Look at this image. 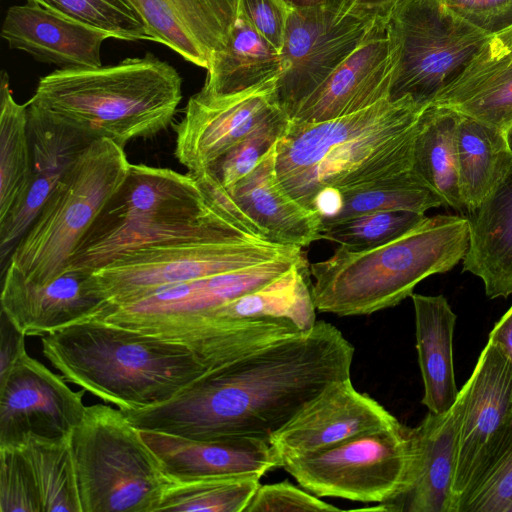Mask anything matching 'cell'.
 Returning <instances> with one entry per match:
<instances>
[{
	"label": "cell",
	"mask_w": 512,
	"mask_h": 512,
	"mask_svg": "<svg viewBox=\"0 0 512 512\" xmlns=\"http://www.w3.org/2000/svg\"><path fill=\"white\" fill-rule=\"evenodd\" d=\"M427 216L411 211L365 213L322 223L321 239L350 250H363L394 240L419 225Z\"/></svg>",
	"instance_id": "obj_37"
},
{
	"label": "cell",
	"mask_w": 512,
	"mask_h": 512,
	"mask_svg": "<svg viewBox=\"0 0 512 512\" xmlns=\"http://www.w3.org/2000/svg\"><path fill=\"white\" fill-rule=\"evenodd\" d=\"M393 53L386 25H379L289 118L322 122L343 117L389 98Z\"/></svg>",
	"instance_id": "obj_20"
},
{
	"label": "cell",
	"mask_w": 512,
	"mask_h": 512,
	"mask_svg": "<svg viewBox=\"0 0 512 512\" xmlns=\"http://www.w3.org/2000/svg\"><path fill=\"white\" fill-rule=\"evenodd\" d=\"M32 469L42 512H82L70 439L20 446Z\"/></svg>",
	"instance_id": "obj_35"
},
{
	"label": "cell",
	"mask_w": 512,
	"mask_h": 512,
	"mask_svg": "<svg viewBox=\"0 0 512 512\" xmlns=\"http://www.w3.org/2000/svg\"><path fill=\"white\" fill-rule=\"evenodd\" d=\"M0 511L42 512L30 464L21 447L0 448Z\"/></svg>",
	"instance_id": "obj_41"
},
{
	"label": "cell",
	"mask_w": 512,
	"mask_h": 512,
	"mask_svg": "<svg viewBox=\"0 0 512 512\" xmlns=\"http://www.w3.org/2000/svg\"><path fill=\"white\" fill-rule=\"evenodd\" d=\"M182 78L152 53L98 68L56 69L40 78L27 108L121 147L172 122Z\"/></svg>",
	"instance_id": "obj_5"
},
{
	"label": "cell",
	"mask_w": 512,
	"mask_h": 512,
	"mask_svg": "<svg viewBox=\"0 0 512 512\" xmlns=\"http://www.w3.org/2000/svg\"><path fill=\"white\" fill-rule=\"evenodd\" d=\"M506 136H507V140H508L510 146L512 147V124L508 128V130L506 132Z\"/></svg>",
	"instance_id": "obj_48"
},
{
	"label": "cell",
	"mask_w": 512,
	"mask_h": 512,
	"mask_svg": "<svg viewBox=\"0 0 512 512\" xmlns=\"http://www.w3.org/2000/svg\"><path fill=\"white\" fill-rule=\"evenodd\" d=\"M488 340L497 345L512 362V305L494 325Z\"/></svg>",
	"instance_id": "obj_46"
},
{
	"label": "cell",
	"mask_w": 512,
	"mask_h": 512,
	"mask_svg": "<svg viewBox=\"0 0 512 512\" xmlns=\"http://www.w3.org/2000/svg\"><path fill=\"white\" fill-rule=\"evenodd\" d=\"M426 107L410 98H387L331 120H289L276 143L281 185L311 210L321 191L342 193L413 171L415 139Z\"/></svg>",
	"instance_id": "obj_2"
},
{
	"label": "cell",
	"mask_w": 512,
	"mask_h": 512,
	"mask_svg": "<svg viewBox=\"0 0 512 512\" xmlns=\"http://www.w3.org/2000/svg\"><path fill=\"white\" fill-rule=\"evenodd\" d=\"M279 73V51L237 13L226 44L212 57L200 91L238 93L276 80Z\"/></svg>",
	"instance_id": "obj_31"
},
{
	"label": "cell",
	"mask_w": 512,
	"mask_h": 512,
	"mask_svg": "<svg viewBox=\"0 0 512 512\" xmlns=\"http://www.w3.org/2000/svg\"><path fill=\"white\" fill-rule=\"evenodd\" d=\"M124 41H151L137 15L124 0H27Z\"/></svg>",
	"instance_id": "obj_38"
},
{
	"label": "cell",
	"mask_w": 512,
	"mask_h": 512,
	"mask_svg": "<svg viewBox=\"0 0 512 512\" xmlns=\"http://www.w3.org/2000/svg\"><path fill=\"white\" fill-rule=\"evenodd\" d=\"M393 53L389 100L428 106L478 52L489 34L444 0H403L386 25Z\"/></svg>",
	"instance_id": "obj_9"
},
{
	"label": "cell",
	"mask_w": 512,
	"mask_h": 512,
	"mask_svg": "<svg viewBox=\"0 0 512 512\" xmlns=\"http://www.w3.org/2000/svg\"><path fill=\"white\" fill-rule=\"evenodd\" d=\"M307 260L300 247L261 264L161 287L130 303L105 307L94 319L169 339L217 307L267 285Z\"/></svg>",
	"instance_id": "obj_12"
},
{
	"label": "cell",
	"mask_w": 512,
	"mask_h": 512,
	"mask_svg": "<svg viewBox=\"0 0 512 512\" xmlns=\"http://www.w3.org/2000/svg\"><path fill=\"white\" fill-rule=\"evenodd\" d=\"M298 248L255 239L171 242L122 255L91 272L90 279L103 308L115 307L164 286L254 266Z\"/></svg>",
	"instance_id": "obj_10"
},
{
	"label": "cell",
	"mask_w": 512,
	"mask_h": 512,
	"mask_svg": "<svg viewBox=\"0 0 512 512\" xmlns=\"http://www.w3.org/2000/svg\"><path fill=\"white\" fill-rule=\"evenodd\" d=\"M379 25L386 24L339 16L325 6L290 10L276 79L288 118Z\"/></svg>",
	"instance_id": "obj_13"
},
{
	"label": "cell",
	"mask_w": 512,
	"mask_h": 512,
	"mask_svg": "<svg viewBox=\"0 0 512 512\" xmlns=\"http://www.w3.org/2000/svg\"><path fill=\"white\" fill-rule=\"evenodd\" d=\"M446 4L489 35L512 26V0H447Z\"/></svg>",
	"instance_id": "obj_44"
},
{
	"label": "cell",
	"mask_w": 512,
	"mask_h": 512,
	"mask_svg": "<svg viewBox=\"0 0 512 512\" xmlns=\"http://www.w3.org/2000/svg\"><path fill=\"white\" fill-rule=\"evenodd\" d=\"M104 305L90 273L66 269L54 279L38 283L7 263L1 292L2 313L25 336L42 337L91 319Z\"/></svg>",
	"instance_id": "obj_18"
},
{
	"label": "cell",
	"mask_w": 512,
	"mask_h": 512,
	"mask_svg": "<svg viewBox=\"0 0 512 512\" xmlns=\"http://www.w3.org/2000/svg\"><path fill=\"white\" fill-rule=\"evenodd\" d=\"M70 445L82 512H157L173 477L120 409L87 406Z\"/></svg>",
	"instance_id": "obj_7"
},
{
	"label": "cell",
	"mask_w": 512,
	"mask_h": 512,
	"mask_svg": "<svg viewBox=\"0 0 512 512\" xmlns=\"http://www.w3.org/2000/svg\"><path fill=\"white\" fill-rule=\"evenodd\" d=\"M413 454L412 428L398 423L287 459L281 467L318 497L381 504L405 488Z\"/></svg>",
	"instance_id": "obj_11"
},
{
	"label": "cell",
	"mask_w": 512,
	"mask_h": 512,
	"mask_svg": "<svg viewBox=\"0 0 512 512\" xmlns=\"http://www.w3.org/2000/svg\"><path fill=\"white\" fill-rule=\"evenodd\" d=\"M431 104L452 109L505 133L512 124V26L487 40Z\"/></svg>",
	"instance_id": "obj_25"
},
{
	"label": "cell",
	"mask_w": 512,
	"mask_h": 512,
	"mask_svg": "<svg viewBox=\"0 0 512 512\" xmlns=\"http://www.w3.org/2000/svg\"><path fill=\"white\" fill-rule=\"evenodd\" d=\"M456 142L460 196L471 213L511 169L512 147L504 131L460 113Z\"/></svg>",
	"instance_id": "obj_30"
},
{
	"label": "cell",
	"mask_w": 512,
	"mask_h": 512,
	"mask_svg": "<svg viewBox=\"0 0 512 512\" xmlns=\"http://www.w3.org/2000/svg\"><path fill=\"white\" fill-rule=\"evenodd\" d=\"M130 164L124 148L112 140L93 141L65 172L15 245L9 262L38 283L62 274L81 239L123 184Z\"/></svg>",
	"instance_id": "obj_8"
},
{
	"label": "cell",
	"mask_w": 512,
	"mask_h": 512,
	"mask_svg": "<svg viewBox=\"0 0 512 512\" xmlns=\"http://www.w3.org/2000/svg\"><path fill=\"white\" fill-rule=\"evenodd\" d=\"M275 155L276 144L251 173L227 192L234 207L266 240L304 248L321 239L322 219L297 202L281 185Z\"/></svg>",
	"instance_id": "obj_26"
},
{
	"label": "cell",
	"mask_w": 512,
	"mask_h": 512,
	"mask_svg": "<svg viewBox=\"0 0 512 512\" xmlns=\"http://www.w3.org/2000/svg\"><path fill=\"white\" fill-rule=\"evenodd\" d=\"M27 110L33 173L21 203L0 221L2 262L32 225L65 172L95 141L80 130Z\"/></svg>",
	"instance_id": "obj_23"
},
{
	"label": "cell",
	"mask_w": 512,
	"mask_h": 512,
	"mask_svg": "<svg viewBox=\"0 0 512 512\" xmlns=\"http://www.w3.org/2000/svg\"><path fill=\"white\" fill-rule=\"evenodd\" d=\"M403 0H327L325 7L339 16L386 24Z\"/></svg>",
	"instance_id": "obj_45"
},
{
	"label": "cell",
	"mask_w": 512,
	"mask_h": 512,
	"mask_svg": "<svg viewBox=\"0 0 512 512\" xmlns=\"http://www.w3.org/2000/svg\"><path fill=\"white\" fill-rule=\"evenodd\" d=\"M61 376L121 411L171 399L210 371L187 345L98 319L41 337Z\"/></svg>",
	"instance_id": "obj_3"
},
{
	"label": "cell",
	"mask_w": 512,
	"mask_h": 512,
	"mask_svg": "<svg viewBox=\"0 0 512 512\" xmlns=\"http://www.w3.org/2000/svg\"><path fill=\"white\" fill-rule=\"evenodd\" d=\"M464 392L445 413L428 412L412 428L414 454L407 484L391 500L365 510L452 512V485Z\"/></svg>",
	"instance_id": "obj_19"
},
{
	"label": "cell",
	"mask_w": 512,
	"mask_h": 512,
	"mask_svg": "<svg viewBox=\"0 0 512 512\" xmlns=\"http://www.w3.org/2000/svg\"><path fill=\"white\" fill-rule=\"evenodd\" d=\"M418 362L424 385L422 403L429 412L445 413L459 390L453 362V335L457 316L443 295L413 293Z\"/></svg>",
	"instance_id": "obj_28"
},
{
	"label": "cell",
	"mask_w": 512,
	"mask_h": 512,
	"mask_svg": "<svg viewBox=\"0 0 512 512\" xmlns=\"http://www.w3.org/2000/svg\"><path fill=\"white\" fill-rule=\"evenodd\" d=\"M310 263L304 261L267 285L212 310L170 340L217 319H263L289 323L302 333L316 325Z\"/></svg>",
	"instance_id": "obj_29"
},
{
	"label": "cell",
	"mask_w": 512,
	"mask_h": 512,
	"mask_svg": "<svg viewBox=\"0 0 512 512\" xmlns=\"http://www.w3.org/2000/svg\"><path fill=\"white\" fill-rule=\"evenodd\" d=\"M340 508L324 502L285 480L259 485L244 512H335Z\"/></svg>",
	"instance_id": "obj_42"
},
{
	"label": "cell",
	"mask_w": 512,
	"mask_h": 512,
	"mask_svg": "<svg viewBox=\"0 0 512 512\" xmlns=\"http://www.w3.org/2000/svg\"><path fill=\"white\" fill-rule=\"evenodd\" d=\"M340 194V209L329 222L381 211L425 214L431 208L445 206L443 200L426 187L413 171Z\"/></svg>",
	"instance_id": "obj_36"
},
{
	"label": "cell",
	"mask_w": 512,
	"mask_h": 512,
	"mask_svg": "<svg viewBox=\"0 0 512 512\" xmlns=\"http://www.w3.org/2000/svg\"><path fill=\"white\" fill-rule=\"evenodd\" d=\"M151 41L208 69L224 47L237 15L236 0H124Z\"/></svg>",
	"instance_id": "obj_21"
},
{
	"label": "cell",
	"mask_w": 512,
	"mask_h": 512,
	"mask_svg": "<svg viewBox=\"0 0 512 512\" xmlns=\"http://www.w3.org/2000/svg\"><path fill=\"white\" fill-rule=\"evenodd\" d=\"M512 504V421L466 492L458 512H507Z\"/></svg>",
	"instance_id": "obj_39"
},
{
	"label": "cell",
	"mask_w": 512,
	"mask_h": 512,
	"mask_svg": "<svg viewBox=\"0 0 512 512\" xmlns=\"http://www.w3.org/2000/svg\"><path fill=\"white\" fill-rule=\"evenodd\" d=\"M145 442L174 478L258 475L281 467L268 439L229 436L190 439L158 431L141 430Z\"/></svg>",
	"instance_id": "obj_24"
},
{
	"label": "cell",
	"mask_w": 512,
	"mask_h": 512,
	"mask_svg": "<svg viewBox=\"0 0 512 512\" xmlns=\"http://www.w3.org/2000/svg\"><path fill=\"white\" fill-rule=\"evenodd\" d=\"M469 247L467 217L436 215L400 237L363 250L339 246L311 263L317 311L338 316L369 315L411 297L415 287L463 261Z\"/></svg>",
	"instance_id": "obj_6"
},
{
	"label": "cell",
	"mask_w": 512,
	"mask_h": 512,
	"mask_svg": "<svg viewBox=\"0 0 512 512\" xmlns=\"http://www.w3.org/2000/svg\"><path fill=\"white\" fill-rule=\"evenodd\" d=\"M462 389L452 512H458L463 497L512 421V362L488 340Z\"/></svg>",
	"instance_id": "obj_16"
},
{
	"label": "cell",
	"mask_w": 512,
	"mask_h": 512,
	"mask_svg": "<svg viewBox=\"0 0 512 512\" xmlns=\"http://www.w3.org/2000/svg\"><path fill=\"white\" fill-rule=\"evenodd\" d=\"M237 13L280 51L290 13L283 0H236Z\"/></svg>",
	"instance_id": "obj_43"
},
{
	"label": "cell",
	"mask_w": 512,
	"mask_h": 512,
	"mask_svg": "<svg viewBox=\"0 0 512 512\" xmlns=\"http://www.w3.org/2000/svg\"><path fill=\"white\" fill-rule=\"evenodd\" d=\"M467 218L469 247L463 271L482 280L488 298L508 297L512 294V167Z\"/></svg>",
	"instance_id": "obj_27"
},
{
	"label": "cell",
	"mask_w": 512,
	"mask_h": 512,
	"mask_svg": "<svg viewBox=\"0 0 512 512\" xmlns=\"http://www.w3.org/2000/svg\"><path fill=\"white\" fill-rule=\"evenodd\" d=\"M285 114L276 96V80L226 95L199 91L187 102L175 125V157L197 177L237 143Z\"/></svg>",
	"instance_id": "obj_15"
},
{
	"label": "cell",
	"mask_w": 512,
	"mask_h": 512,
	"mask_svg": "<svg viewBox=\"0 0 512 512\" xmlns=\"http://www.w3.org/2000/svg\"><path fill=\"white\" fill-rule=\"evenodd\" d=\"M354 347L334 325L317 321L208 371L171 399L122 411L140 430L190 439L257 436L283 427L331 383L350 378Z\"/></svg>",
	"instance_id": "obj_1"
},
{
	"label": "cell",
	"mask_w": 512,
	"mask_h": 512,
	"mask_svg": "<svg viewBox=\"0 0 512 512\" xmlns=\"http://www.w3.org/2000/svg\"><path fill=\"white\" fill-rule=\"evenodd\" d=\"M86 407L83 392L73 391L23 346L0 376V448L70 439Z\"/></svg>",
	"instance_id": "obj_14"
},
{
	"label": "cell",
	"mask_w": 512,
	"mask_h": 512,
	"mask_svg": "<svg viewBox=\"0 0 512 512\" xmlns=\"http://www.w3.org/2000/svg\"><path fill=\"white\" fill-rule=\"evenodd\" d=\"M327 0H283L290 9H309L325 6Z\"/></svg>",
	"instance_id": "obj_47"
},
{
	"label": "cell",
	"mask_w": 512,
	"mask_h": 512,
	"mask_svg": "<svg viewBox=\"0 0 512 512\" xmlns=\"http://www.w3.org/2000/svg\"><path fill=\"white\" fill-rule=\"evenodd\" d=\"M27 105L16 102L6 71L0 77V221L26 195L32 179Z\"/></svg>",
	"instance_id": "obj_33"
},
{
	"label": "cell",
	"mask_w": 512,
	"mask_h": 512,
	"mask_svg": "<svg viewBox=\"0 0 512 512\" xmlns=\"http://www.w3.org/2000/svg\"><path fill=\"white\" fill-rule=\"evenodd\" d=\"M444 1L446 2L447 0H444Z\"/></svg>",
	"instance_id": "obj_50"
},
{
	"label": "cell",
	"mask_w": 512,
	"mask_h": 512,
	"mask_svg": "<svg viewBox=\"0 0 512 512\" xmlns=\"http://www.w3.org/2000/svg\"><path fill=\"white\" fill-rule=\"evenodd\" d=\"M260 479L258 475L173 477L157 512H244Z\"/></svg>",
	"instance_id": "obj_34"
},
{
	"label": "cell",
	"mask_w": 512,
	"mask_h": 512,
	"mask_svg": "<svg viewBox=\"0 0 512 512\" xmlns=\"http://www.w3.org/2000/svg\"><path fill=\"white\" fill-rule=\"evenodd\" d=\"M232 239L261 240L209 199L193 175L130 164L123 184L81 239L66 269L91 273L149 246Z\"/></svg>",
	"instance_id": "obj_4"
},
{
	"label": "cell",
	"mask_w": 512,
	"mask_h": 512,
	"mask_svg": "<svg viewBox=\"0 0 512 512\" xmlns=\"http://www.w3.org/2000/svg\"><path fill=\"white\" fill-rule=\"evenodd\" d=\"M507 512H512V504L509 506Z\"/></svg>",
	"instance_id": "obj_49"
},
{
	"label": "cell",
	"mask_w": 512,
	"mask_h": 512,
	"mask_svg": "<svg viewBox=\"0 0 512 512\" xmlns=\"http://www.w3.org/2000/svg\"><path fill=\"white\" fill-rule=\"evenodd\" d=\"M289 118L282 114L260 127L244 140L229 149L203 174L195 177L206 179L229 191L251 173L261 159L276 144Z\"/></svg>",
	"instance_id": "obj_40"
},
{
	"label": "cell",
	"mask_w": 512,
	"mask_h": 512,
	"mask_svg": "<svg viewBox=\"0 0 512 512\" xmlns=\"http://www.w3.org/2000/svg\"><path fill=\"white\" fill-rule=\"evenodd\" d=\"M1 37L11 49L59 69L102 66L101 46L108 33L27 2L8 8Z\"/></svg>",
	"instance_id": "obj_22"
},
{
	"label": "cell",
	"mask_w": 512,
	"mask_h": 512,
	"mask_svg": "<svg viewBox=\"0 0 512 512\" xmlns=\"http://www.w3.org/2000/svg\"><path fill=\"white\" fill-rule=\"evenodd\" d=\"M400 423L381 404L358 392L347 378L310 400L269 442L282 462L316 453L353 437Z\"/></svg>",
	"instance_id": "obj_17"
},
{
	"label": "cell",
	"mask_w": 512,
	"mask_h": 512,
	"mask_svg": "<svg viewBox=\"0 0 512 512\" xmlns=\"http://www.w3.org/2000/svg\"><path fill=\"white\" fill-rule=\"evenodd\" d=\"M459 113L430 104L423 111L413 151V172L445 206L463 211L459 182L456 128Z\"/></svg>",
	"instance_id": "obj_32"
}]
</instances>
